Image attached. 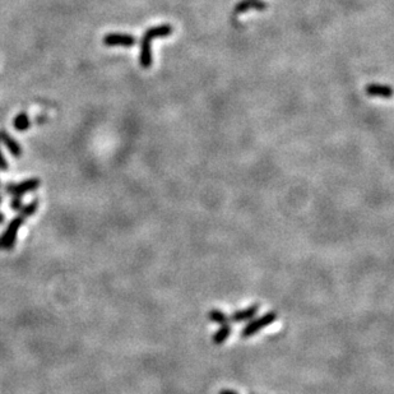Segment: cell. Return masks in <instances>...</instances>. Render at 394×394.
<instances>
[{
	"label": "cell",
	"mask_w": 394,
	"mask_h": 394,
	"mask_svg": "<svg viewBox=\"0 0 394 394\" xmlns=\"http://www.w3.org/2000/svg\"><path fill=\"white\" fill-rule=\"evenodd\" d=\"M13 127H14L18 131H26L27 129L31 127V120H29L28 115H27L26 113L18 114V115L14 118Z\"/></svg>",
	"instance_id": "4fadbf2b"
},
{
	"label": "cell",
	"mask_w": 394,
	"mask_h": 394,
	"mask_svg": "<svg viewBox=\"0 0 394 394\" xmlns=\"http://www.w3.org/2000/svg\"><path fill=\"white\" fill-rule=\"evenodd\" d=\"M1 200H3V198H1V195H0V204H1Z\"/></svg>",
	"instance_id": "ac0fdd59"
},
{
	"label": "cell",
	"mask_w": 394,
	"mask_h": 394,
	"mask_svg": "<svg viewBox=\"0 0 394 394\" xmlns=\"http://www.w3.org/2000/svg\"><path fill=\"white\" fill-rule=\"evenodd\" d=\"M104 45L106 46H124L131 47L135 45L136 38L133 35H128V33H108L104 36Z\"/></svg>",
	"instance_id": "277c9868"
},
{
	"label": "cell",
	"mask_w": 394,
	"mask_h": 394,
	"mask_svg": "<svg viewBox=\"0 0 394 394\" xmlns=\"http://www.w3.org/2000/svg\"><path fill=\"white\" fill-rule=\"evenodd\" d=\"M0 188H1V184H0Z\"/></svg>",
	"instance_id": "d6986e66"
},
{
	"label": "cell",
	"mask_w": 394,
	"mask_h": 394,
	"mask_svg": "<svg viewBox=\"0 0 394 394\" xmlns=\"http://www.w3.org/2000/svg\"><path fill=\"white\" fill-rule=\"evenodd\" d=\"M4 220H5V217H4V215H3V213H0V225H1V223L4 222Z\"/></svg>",
	"instance_id": "e0dca14e"
},
{
	"label": "cell",
	"mask_w": 394,
	"mask_h": 394,
	"mask_svg": "<svg viewBox=\"0 0 394 394\" xmlns=\"http://www.w3.org/2000/svg\"><path fill=\"white\" fill-rule=\"evenodd\" d=\"M232 332H234V329H232L231 325H221L220 329L216 331L215 334L212 336V342L215 345H223L230 338Z\"/></svg>",
	"instance_id": "8fae6325"
},
{
	"label": "cell",
	"mask_w": 394,
	"mask_h": 394,
	"mask_svg": "<svg viewBox=\"0 0 394 394\" xmlns=\"http://www.w3.org/2000/svg\"><path fill=\"white\" fill-rule=\"evenodd\" d=\"M152 40L148 38L147 36L143 35L142 41H140V56L139 63L142 68L148 69L152 65Z\"/></svg>",
	"instance_id": "8992f818"
},
{
	"label": "cell",
	"mask_w": 394,
	"mask_h": 394,
	"mask_svg": "<svg viewBox=\"0 0 394 394\" xmlns=\"http://www.w3.org/2000/svg\"><path fill=\"white\" fill-rule=\"evenodd\" d=\"M277 318H278L277 311H268L259 318L252 319V320H249V324L245 325L240 331V337L241 338H250V337L255 336L262 329L269 327L272 323H274Z\"/></svg>",
	"instance_id": "7a4b0ae2"
},
{
	"label": "cell",
	"mask_w": 394,
	"mask_h": 394,
	"mask_svg": "<svg viewBox=\"0 0 394 394\" xmlns=\"http://www.w3.org/2000/svg\"><path fill=\"white\" fill-rule=\"evenodd\" d=\"M218 394H239L236 391H232V389H222Z\"/></svg>",
	"instance_id": "2e32d148"
},
{
	"label": "cell",
	"mask_w": 394,
	"mask_h": 394,
	"mask_svg": "<svg viewBox=\"0 0 394 394\" xmlns=\"http://www.w3.org/2000/svg\"><path fill=\"white\" fill-rule=\"evenodd\" d=\"M8 167H9V165H8V162H6L5 157H4V154L1 153V151H0V170H1V171H6V170H8Z\"/></svg>",
	"instance_id": "9a60e30c"
},
{
	"label": "cell",
	"mask_w": 394,
	"mask_h": 394,
	"mask_svg": "<svg viewBox=\"0 0 394 394\" xmlns=\"http://www.w3.org/2000/svg\"><path fill=\"white\" fill-rule=\"evenodd\" d=\"M172 26L170 24H161V26H156L152 27V28H148L147 31L144 32V36H147L148 38H158V37H167L172 33Z\"/></svg>",
	"instance_id": "30bf717a"
},
{
	"label": "cell",
	"mask_w": 394,
	"mask_h": 394,
	"mask_svg": "<svg viewBox=\"0 0 394 394\" xmlns=\"http://www.w3.org/2000/svg\"><path fill=\"white\" fill-rule=\"evenodd\" d=\"M259 309H261L259 304H252L250 306L243 309V310H236L235 313L230 316V320L234 323L249 322V320H252V319L258 314Z\"/></svg>",
	"instance_id": "5b68a950"
},
{
	"label": "cell",
	"mask_w": 394,
	"mask_h": 394,
	"mask_svg": "<svg viewBox=\"0 0 394 394\" xmlns=\"http://www.w3.org/2000/svg\"><path fill=\"white\" fill-rule=\"evenodd\" d=\"M0 142L3 143V144L8 148L12 156L14 157L22 156V147H20V144L14 139V138H13L12 135H10V134L6 133L4 129H0Z\"/></svg>",
	"instance_id": "52a82bcc"
},
{
	"label": "cell",
	"mask_w": 394,
	"mask_h": 394,
	"mask_svg": "<svg viewBox=\"0 0 394 394\" xmlns=\"http://www.w3.org/2000/svg\"><path fill=\"white\" fill-rule=\"evenodd\" d=\"M41 181L37 177H32V179L23 180L22 183L14 184L9 183L5 185V191L8 194H10L12 197H23L27 193L35 191L40 188Z\"/></svg>",
	"instance_id": "3957f363"
},
{
	"label": "cell",
	"mask_w": 394,
	"mask_h": 394,
	"mask_svg": "<svg viewBox=\"0 0 394 394\" xmlns=\"http://www.w3.org/2000/svg\"><path fill=\"white\" fill-rule=\"evenodd\" d=\"M250 394H255V393H250Z\"/></svg>",
	"instance_id": "ffe728a7"
},
{
	"label": "cell",
	"mask_w": 394,
	"mask_h": 394,
	"mask_svg": "<svg viewBox=\"0 0 394 394\" xmlns=\"http://www.w3.org/2000/svg\"><path fill=\"white\" fill-rule=\"evenodd\" d=\"M366 93L371 97H383V99H391L393 95L391 86L387 84H378V83H371L366 87Z\"/></svg>",
	"instance_id": "ba28073f"
},
{
	"label": "cell",
	"mask_w": 394,
	"mask_h": 394,
	"mask_svg": "<svg viewBox=\"0 0 394 394\" xmlns=\"http://www.w3.org/2000/svg\"><path fill=\"white\" fill-rule=\"evenodd\" d=\"M38 206H40V200H38V198H35L31 203L19 209V213L9 222L8 227L0 235V250H12L14 248L18 231L27 218L35 215V212L38 209Z\"/></svg>",
	"instance_id": "6da1fadb"
},
{
	"label": "cell",
	"mask_w": 394,
	"mask_h": 394,
	"mask_svg": "<svg viewBox=\"0 0 394 394\" xmlns=\"http://www.w3.org/2000/svg\"><path fill=\"white\" fill-rule=\"evenodd\" d=\"M250 9H257V10H265L267 4L264 3L263 0H241L240 3L236 4L235 13H245Z\"/></svg>",
	"instance_id": "9c48e42d"
},
{
	"label": "cell",
	"mask_w": 394,
	"mask_h": 394,
	"mask_svg": "<svg viewBox=\"0 0 394 394\" xmlns=\"http://www.w3.org/2000/svg\"><path fill=\"white\" fill-rule=\"evenodd\" d=\"M10 208L13 211H19L22 208V197H13L10 202Z\"/></svg>",
	"instance_id": "5bb4252c"
},
{
	"label": "cell",
	"mask_w": 394,
	"mask_h": 394,
	"mask_svg": "<svg viewBox=\"0 0 394 394\" xmlns=\"http://www.w3.org/2000/svg\"><path fill=\"white\" fill-rule=\"evenodd\" d=\"M208 319L211 322L216 323L221 327V325H231V320H230V316H227L226 314L223 313L222 310L220 309H212V310L208 311Z\"/></svg>",
	"instance_id": "7c38bea8"
}]
</instances>
